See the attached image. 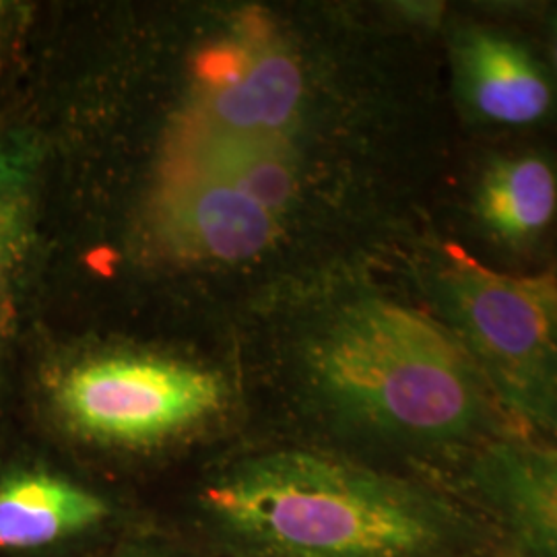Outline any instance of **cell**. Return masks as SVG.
<instances>
[{
	"label": "cell",
	"instance_id": "cell-8",
	"mask_svg": "<svg viewBox=\"0 0 557 557\" xmlns=\"http://www.w3.org/2000/svg\"><path fill=\"white\" fill-rule=\"evenodd\" d=\"M119 518L116 504L75 479L20 471L0 479V549L32 552L100 539Z\"/></svg>",
	"mask_w": 557,
	"mask_h": 557
},
{
	"label": "cell",
	"instance_id": "cell-3",
	"mask_svg": "<svg viewBox=\"0 0 557 557\" xmlns=\"http://www.w3.org/2000/svg\"><path fill=\"white\" fill-rule=\"evenodd\" d=\"M442 287L457 337L496 400L557 430V277L510 275L448 244Z\"/></svg>",
	"mask_w": 557,
	"mask_h": 557
},
{
	"label": "cell",
	"instance_id": "cell-9",
	"mask_svg": "<svg viewBox=\"0 0 557 557\" xmlns=\"http://www.w3.org/2000/svg\"><path fill=\"white\" fill-rule=\"evenodd\" d=\"M458 94L485 122L529 126L552 110V83L518 41L487 29L458 34L453 50Z\"/></svg>",
	"mask_w": 557,
	"mask_h": 557
},
{
	"label": "cell",
	"instance_id": "cell-4",
	"mask_svg": "<svg viewBox=\"0 0 557 557\" xmlns=\"http://www.w3.org/2000/svg\"><path fill=\"white\" fill-rule=\"evenodd\" d=\"M52 400L60 421L89 444L143 450L190 436L220 416V372L182 359L106 354L60 374Z\"/></svg>",
	"mask_w": 557,
	"mask_h": 557
},
{
	"label": "cell",
	"instance_id": "cell-11",
	"mask_svg": "<svg viewBox=\"0 0 557 557\" xmlns=\"http://www.w3.org/2000/svg\"><path fill=\"white\" fill-rule=\"evenodd\" d=\"M165 165H184L230 182L281 215L296 190L287 139H207L170 145Z\"/></svg>",
	"mask_w": 557,
	"mask_h": 557
},
{
	"label": "cell",
	"instance_id": "cell-6",
	"mask_svg": "<svg viewBox=\"0 0 557 557\" xmlns=\"http://www.w3.org/2000/svg\"><path fill=\"white\" fill-rule=\"evenodd\" d=\"M151 223L161 246L178 259L238 262L269 248L278 215L230 182L165 165Z\"/></svg>",
	"mask_w": 557,
	"mask_h": 557
},
{
	"label": "cell",
	"instance_id": "cell-10",
	"mask_svg": "<svg viewBox=\"0 0 557 557\" xmlns=\"http://www.w3.org/2000/svg\"><path fill=\"white\" fill-rule=\"evenodd\" d=\"M475 213L499 242L522 246L537 239L556 218L557 174L535 153L490 163L479 180Z\"/></svg>",
	"mask_w": 557,
	"mask_h": 557
},
{
	"label": "cell",
	"instance_id": "cell-7",
	"mask_svg": "<svg viewBox=\"0 0 557 557\" xmlns=\"http://www.w3.org/2000/svg\"><path fill=\"white\" fill-rule=\"evenodd\" d=\"M479 506L518 557H557V444L499 438L469 471Z\"/></svg>",
	"mask_w": 557,
	"mask_h": 557
},
{
	"label": "cell",
	"instance_id": "cell-14",
	"mask_svg": "<svg viewBox=\"0 0 557 557\" xmlns=\"http://www.w3.org/2000/svg\"><path fill=\"white\" fill-rule=\"evenodd\" d=\"M554 59H556V64H557V21H556V29H554Z\"/></svg>",
	"mask_w": 557,
	"mask_h": 557
},
{
	"label": "cell",
	"instance_id": "cell-12",
	"mask_svg": "<svg viewBox=\"0 0 557 557\" xmlns=\"http://www.w3.org/2000/svg\"><path fill=\"white\" fill-rule=\"evenodd\" d=\"M87 557H202L188 545L160 533H106L89 543Z\"/></svg>",
	"mask_w": 557,
	"mask_h": 557
},
{
	"label": "cell",
	"instance_id": "cell-13",
	"mask_svg": "<svg viewBox=\"0 0 557 557\" xmlns=\"http://www.w3.org/2000/svg\"><path fill=\"white\" fill-rule=\"evenodd\" d=\"M7 220L0 215V271H2V267H4V262H7V257H4V246H7Z\"/></svg>",
	"mask_w": 557,
	"mask_h": 557
},
{
	"label": "cell",
	"instance_id": "cell-5",
	"mask_svg": "<svg viewBox=\"0 0 557 557\" xmlns=\"http://www.w3.org/2000/svg\"><path fill=\"white\" fill-rule=\"evenodd\" d=\"M304 79L296 59L273 41L223 48L207 62L199 89L178 124L176 143L287 139Z\"/></svg>",
	"mask_w": 557,
	"mask_h": 557
},
{
	"label": "cell",
	"instance_id": "cell-1",
	"mask_svg": "<svg viewBox=\"0 0 557 557\" xmlns=\"http://www.w3.org/2000/svg\"><path fill=\"white\" fill-rule=\"evenodd\" d=\"M195 510L230 557H473L481 545L475 520L438 492L304 448L230 465Z\"/></svg>",
	"mask_w": 557,
	"mask_h": 557
},
{
	"label": "cell",
	"instance_id": "cell-2",
	"mask_svg": "<svg viewBox=\"0 0 557 557\" xmlns=\"http://www.w3.org/2000/svg\"><path fill=\"white\" fill-rule=\"evenodd\" d=\"M304 372L331 416L403 446H455L492 416V386L457 333L395 301L345 308L308 341Z\"/></svg>",
	"mask_w": 557,
	"mask_h": 557
}]
</instances>
